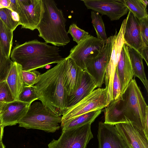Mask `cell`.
<instances>
[{
	"label": "cell",
	"instance_id": "cell-5",
	"mask_svg": "<svg viewBox=\"0 0 148 148\" xmlns=\"http://www.w3.org/2000/svg\"><path fill=\"white\" fill-rule=\"evenodd\" d=\"M62 116L54 114L42 103L34 102L25 115L19 121V127L27 129H37L49 133L58 130Z\"/></svg>",
	"mask_w": 148,
	"mask_h": 148
},
{
	"label": "cell",
	"instance_id": "cell-36",
	"mask_svg": "<svg viewBox=\"0 0 148 148\" xmlns=\"http://www.w3.org/2000/svg\"><path fill=\"white\" fill-rule=\"evenodd\" d=\"M10 3L9 9L17 13V4L16 0H10Z\"/></svg>",
	"mask_w": 148,
	"mask_h": 148
},
{
	"label": "cell",
	"instance_id": "cell-18",
	"mask_svg": "<svg viewBox=\"0 0 148 148\" xmlns=\"http://www.w3.org/2000/svg\"><path fill=\"white\" fill-rule=\"evenodd\" d=\"M116 71L121 82L123 94L134 76L127 45L125 43L122 47Z\"/></svg>",
	"mask_w": 148,
	"mask_h": 148
},
{
	"label": "cell",
	"instance_id": "cell-25",
	"mask_svg": "<svg viewBox=\"0 0 148 148\" xmlns=\"http://www.w3.org/2000/svg\"><path fill=\"white\" fill-rule=\"evenodd\" d=\"M0 18L13 32L20 25L17 14L8 8H0Z\"/></svg>",
	"mask_w": 148,
	"mask_h": 148
},
{
	"label": "cell",
	"instance_id": "cell-30",
	"mask_svg": "<svg viewBox=\"0 0 148 148\" xmlns=\"http://www.w3.org/2000/svg\"><path fill=\"white\" fill-rule=\"evenodd\" d=\"M12 62L4 56L0 48V82L6 80Z\"/></svg>",
	"mask_w": 148,
	"mask_h": 148
},
{
	"label": "cell",
	"instance_id": "cell-37",
	"mask_svg": "<svg viewBox=\"0 0 148 148\" xmlns=\"http://www.w3.org/2000/svg\"><path fill=\"white\" fill-rule=\"evenodd\" d=\"M10 0H0V8H6L9 9Z\"/></svg>",
	"mask_w": 148,
	"mask_h": 148
},
{
	"label": "cell",
	"instance_id": "cell-43",
	"mask_svg": "<svg viewBox=\"0 0 148 148\" xmlns=\"http://www.w3.org/2000/svg\"><path fill=\"white\" fill-rule=\"evenodd\" d=\"M2 114L1 111H0V119H1V116Z\"/></svg>",
	"mask_w": 148,
	"mask_h": 148
},
{
	"label": "cell",
	"instance_id": "cell-22",
	"mask_svg": "<svg viewBox=\"0 0 148 148\" xmlns=\"http://www.w3.org/2000/svg\"><path fill=\"white\" fill-rule=\"evenodd\" d=\"M128 54L130 60L134 77L141 81L148 92V81L145 73L143 58L136 50L127 45Z\"/></svg>",
	"mask_w": 148,
	"mask_h": 148
},
{
	"label": "cell",
	"instance_id": "cell-13",
	"mask_svg": "<svg viewBox=\"0 0 148 148\" xmlns=\"http://www.w3.org/2000/svg\"><path fill=\"white\" fill-rule=\"evenodd\" d=\"M97 137L99 148H131L115 125L99 122Z\"/></svg>",
	"mask_w": 148,
	"mask_h": 148
},
{
	"label": "cell",
	"instance_id": "cell-15",
	"mask_svg": "<svg viewBox=\"0 0 148 148\" xmlns=\"http://www.w3.org/2000/svg\"><path fill=\"white\" fill-rule=\"evenodd\" d=\"M31 105L18 100L5 103L1 116L2 125L4 127L15 125L26 114Z\"/></svg>",
	"mask_w": 148,
	"mask_h": 148
},
{
	"label": "cell",
	"instance_id": "cell-1",
	"mask_svg": "<svg viewBox=\"0 0 148 148\" xmlns=\"http://www.w3.org/2000/svg\"><path fill=\"white\" fill-rule=\"evenodd\" d=\"M65 59L40 75L33 85L39 100L48 109L61 116L67 110L68 95L64 79Z\"/></svg>",
	"mask_w": 148,
	"mask_h": 148
},
{
	"label": "cell",
	"instance_id": "cell-16",
	"mask_svg": "<svg viewBox=\"0 0 148 148\" xmlns=\"http://www.w3.org/2000/svg\"><path fill=\"white\" fill-rule=\"evenodd\" d=\"M131 148H148V139L144 132L130 122L114 125Z\"/></svg>",
	"mask_w": 148,
	"mask_h": 148
},
{
	"label": "cell",
	"instance_id": "cell-23",
	"mask_svg": "<svg viewBox=\"0 0 148 148\" xmlns=\"http://www.w3.org/2000/svg\"><path fill=\"white\" fill-rule=\"evenodd\" d=\"M101 110L93 111L62 121L61 125L62 131L87 123H92L101 114Z\"/></svg>",
	"mask_w": 148,
	"mask_h": 148
},
{
	"label": "cell",
	"instance_id": "cell-28",
	"mask_svg": "<svg viewBox=\"0 0 148 148\" xmlns=\"http://www.w3.org/2000/svg\"><path fill=\"white\" fill-rule=\"evenodd\" d=\"M37 99H39V97L33 86L24 85L19 95L18 100L31 105L34 101Z\"/></svg>",
	"mask_w": 148,
	"mask_h": 148
},
{
	"label": "cell",
	"instance_id": "cell-35",
	"mask_svg": "<svg viewBox=\"0 0 148 148\" xmlns=\"http://www.w3.org/2000/svg\"><path fill=\"white\" fill-rule=\"evenodd\" d=\"M148 46H145L143 48L141 55L143 59L146 62L147 66H148Z\"/></svg>",
	"mask_w": 148,
	"mask_h": 148
},
{
	"label": "cell",
	"instance_id": "cell-31",
	"mask_svg": "<svg viewBox=\"0 0 148 148\" xmlns=\"http://www.w3.org/2000/svg\"><path fill=\"white\" fill-rule=\"evenodd\" d=\"M40 74L39 71L36 70L32 71L22 70L21 76L24 85L32 86L35 84L37 79Z\"/></svg>",
	"mask_w": 148,
	"mask_h": 148
},
{
	"label": "cell",
	"instance_id": "cell-4",
	"mask_svg": "<svg viewBox=\"0 0 148 148\" xmlns=\"http://www.w3.org/2000/svg\"><path fill=\"white\" fill-rule=\"evenodd\" d=\"M122 97L126 118L129 122L144 132L148 116V106L135 79L130 82Z\"/></svg>",
	"mask_w": 148,
	"mask_h": 148
},
{
	"label": "cell",
	"instance_id": "cell-19",
	"mask_svg": "<svg viewBox=\"0 0 148 148\" xmlns=\"http://www.w3.org/2000/svg\"><path fill=\"white\" fill-rule=\"evenodd\" d=\"M97 88L91 76L86 71L83 70L81 82L79 87L74 94L68 97L67 108L77 103Z\"/></svg>",
	"mask_w": 148,
	"mask_h": 148
},
{
	"label": "cell",
	"instance_id": "cell-38",
	"mask_svg": "<svg viewBox=\"0 0 148 148\" xmlns=\"http://www.w3.org/2000/svg\"><path fill=\"white\" fill-rule=\"evenodd\" d=\"M4 127L2 125L0 127V141L2 140Z\"/></svg>",
	"mask_w": 148,
	"mask_h": 148
},
{
	"label": "cell",
	"instance_id": "cell-3",
	"mask_svg": "<svg viewBox=\"0 0 148 148\" xmlns=\"http://www.w3.org/2000/svg\"><path fill=\"white\" fill-rule=\"evenodd\" d=\"M42 10L37 29L47 43L64 47L70 41L65 26L66 19L53 0H42Z\"/></svg>",
	"mask_w": 148,
	"mask_h": 148
},
{
	"label": "cell",
	"instance_id": "cell-21",
	"mask_svg": "<svg viewBox=\"0 0 148 148\" xmlns=\"http://www.w3.org/2000/svg\"><path fill=\"white\" fill-rule=\"evenodd\" d=\"M22 71L21 66L12 61L6 80L15 100H18L24 85L21 78Z\"/></svg>",
	"mask_w": 148,
	"mask_h": 148
},
{
	"label": "cell",
	"instance_id": "cell-20",
	"mask_svg": "<svg viewBox=\"0 0 148 148\" xmlns=\"http://www.w3.org/2000/svg\"><path fill=\"white\" fill-rule=\"evenodd\" d=\"M105 108L104 123L114 125L129 122L124 115L122 95L117 99L112 101Z\"/></svg>",
	"mask_w": 148,
	"mask_h": 148
},
{
	"label": "cell",
	"instance_id": "cell-14",
	"mask_svg": "<svg viewBox=\"0 0 148 148\" xmlns=\"http://www.w3.org/2000/svg\"><path fill=\"white\" fill-rule=\"evenodd\" d=\"M123 34L125 43L133 48L141 55L144 45L140 35L138 20L130 11H128Z\"/></svg>",
	"mask_w": 148,
	"mask_h": 148
},
{
	"label": "cell",
	"instance_id": "cell-17",
	"mask_svg": "<svg viewBox=\"0 0 148 148\" xmlns=\"http://www.w3.org/2000/svg\"><path fill=\"white\" fill-rule=\"evenodd\" d=\"M65 59L64 79L67 93L69 96L75 93L80 84L83 70L71 58L67 57Z\"/></svg>",
	"mask_w": 148,
	"mask_h": 148
},
{
	"label": "cell",
	"instance_id": "cell-26",
	"mask_svg": "<svg viewBox=\"0 0 148 148\" xmlns=\"http://www.w3.org/2000/svg\"><path fill=\"white\" fill-rule=\"evenodd\" d=\"M124 1L129 11L138 20L148 18L147 8L140 0H124Z\"/></svg>",
	"mask_w": 148,
	"mask_h": 148
},
{
	"label": "cell",
	"instance_id": "cell-9",
	"mask_svg": "<svg viewBox=\"0 0 148 148\" xmlns=\"http://www.w3.org/2000/svg\"><path fill=\"white\" fill-rule=\"evenodd\" d=\"M113 38V35L108 37L97 55L89 61L86 66L85 70L91 76L97 87H101L104 83L106 71L111 53Z\"/></svg>",
	"mask_w": 148,
	"mask_h": 148
},
{
	"label": "cell",
	"instance_id": "cell-34",
	"mask_svg": "<svg viewBox=\"0 0 148 148\" xmlns=\"http://www.w3.org/2000/svg\"><path fill=\"white\" fill-rule=\"evenodd\" d=\"M138 20L142 41L144 45L148 46V18Z\"/></svg>",
	"mask_w": 148,
	"mask_h": 148
},
{
	"label": "cell",
	"instance_id": "cell-33",
	"mask_svg": "<svg viewBox=\"0 0 148 148\" xmlns=\"http://www.w3.org/2000/svg\"><path fill=\"white\" fill-rule=\"evenodd\" d=\"M112 95V101L117 99L122 95L121 82L116 71L114 74L113 82Z\"/></svg>",
	"mask_w": 148,
	"mask_h": 148
},
{
	"label": "cell",
	"instance_id": "cell-29",
	"mask_svg": "<svg viewBox=\"0 0 148 148\" xmlns=\"http://www.w3.org/2000/svg\"><path fill=\"white\" fill-rule=\"evenodd\" d=\"M67 32L71 35L73 41L77 44L85 39L89 34L88 32L80 28L75 23L70 25Z\"/></svg>",
	"mask_w": 148,
	"mask_h": 148
},
{
	"label": "cell",
	"instance_id": "cell-6",
	"mask_svg": "<svg viewBox=\"0 0 148 148\" xmlns=\"http://www.w3.org/2000/svg\"><path fill=\"white\" fill-rule=\"evenodd\" d=\"M91 124L62 131L58 140L53 139L48 144V148H86L89 141L93 138Z\"/></svg>",
	"mask_w": 148,
	"mask_h": 148
},
{
	"label": "cell",
	"instance_id": "cell-27",
	"mask_svg": "<svg viewBox=\"0 0 148 148\" xmlns=\"http://www.w3.org/2000/svg\"><path fill=\"white\" fill-rule=\"evenodd\" d=\"M91 18L92 23L97 36V38L103 41H106L107 37L104 23L101 16L98 12L92 11Z\"/></svg>",
	"mask_w": 148,
	"mask_h": 148
},
{
	"label": "cell",
	"instance_id": "cell-11",
	"mask_svg": "<svg viewBox=\"0 0 148 148\" xmlns=\"http://www.w3.org/2000/svg\"><path fill=\"white\" fill-rule=\"evenodd\" d=\"M126 21V18L123 21L119 32L117 34L116 31L113 35L111 53L106 71L104 83L105 87L108 88L107 98L109 100L112 99V88L114 77L122 47L125 43L123 34Z\"/></svg>",
	"mask_w": 148,
	"mask_h": 148
},
{
	"label": "cell",
	"instance_id": "cell-10",
	"mask_svg": "<svg viewBox=\"0 0 148 148\" xmlns=\"http://www.w3.org/2000/svg\"><path fill=\"white\" fill-rule=\"evenodd\" d=\"M17 14L22 28L37 29L42 10V0H16Z\"/></svg>",
	"mask_w": 148,
	"mask_h": 148
},
{
	"label": "cell",
	"instance_id": "cell-8",
	"mask_svg": "<svg viewBox=\"0 0 148 148\" xmlns=\"http://www.w3.org/2000/svg\"><path fill=\"white\" fill-rule=\"evenodd\" d=\"M106 42L89 34L71 49L67 57L71 58L78 66L84 70L87 63L97 55Z\"/></svg>",
	"mask_w": 148,
	"mask_h": 148
},
{
	"label": "cell",
	"instance_id": "cell-40",
	"mask_svg": "<svg viewBox=\"0 0 148 148\" xmlns=\"http://www.w3.org/2000/svg\"><path fill=\"white\" fill-rule=\"evenodd\" d=\"M5 103L0 102V111H2Z\"/></svg>",
	"mask_w": 148,
	"mask_h": 148
},
{
	"label": "cell",
	"instance_id": "cell-32",
	"mask_svg": "<svg viewBox=\"0 0 148 148\" xmlns=\"http://www.w3.org/2000/svg\"><path fill=\"white\" fill-rule=\"evenodd\" d=\"M14 100L6 80L0 82V102L8 103Z\"/></svg>",
	"mask_w": 148,
	"mask_h": 148
},
{
	"label": "cell",
	"instance_id": "cell-42",
	"mask_svg": "<svg viewBox=\"0 0 148 148\" xmlns=\"http://www.w3.org/2000/svg\"><path fill=\"white\" fill-rule=\"evenodd\" d=\"M2 122H1V119H0V127L1 125H2Z\"/></svg>",
	"mask_w": 148,
	"mask_h": 148
},
{
	"label": "cell",
	"instance_id": "cell-39",
	"mask_svg": "<svg viewBox=\"0 0 148 148\" xmlns=\"http://www.w3.org/2000/svg\"><path fill=\"white\" fill-rule=\"evenodd\" d=\"M140 1L144 6L147 8L148 4V1L146 0H140Z\"/></svg>",
	"mask_w": 148,
	"mask_h": 148
},
{
	"label": "cell",
	"instance_id": "cell-41",
	"mask_svg": "<svg viewBox=\"0 0 148 148\" xmlns=\"http://www.w3.org/2000/svg\"><path fill=\"white\" fill-rule=\"evenodd\" d=\"M0 148H5V146L3 144L2 140L0 141Z\"/></svg>",
	"mask_w": 148,
	"mask_h": 148
},
{
	"label": "cell",
	"instance_id": "cell-7",
	"mask_svg": "<svg viewBox=\"0 0 148 148\" xmlns=\"http://www.w3.org/2000/svg\"><path fill=\"white\" fill-rule=\"evenodd\" d=\"M108 88H98L74 106L67 108L62 121L93 111L101 110L107 106Z\"/></svg>",
	"mask_w": 148,
	"mask_h": 148
},
{
	"label": "cell",
	"instance_id": "cell-24",
	"mask_svg": "<svg viewBox=\"0 0 148 148\" xmlns=\"http://www.w3.org/2000/svg\"><path fill=\"white\" fill-rule=\"evenodd\" d=\"M13 31L0 18V48L4 56L10 58L12 45Z\"/></svg>",
	"mask_w": 148,
	"mask_h": 148
},
{
	"label": "cell",
	"instance_id": "cell-2",
	"mask_svg": "<svg viewBox=\"0 0 148 148\" xmlns=\"http://www.w3.org/2000/svg\"><path fill=\"white\" fill-rule=\"evenodd\" d=\"M12 61L20 65L23 71L43 68L63 59L59 48L35 39L16 45L11 51Z\"/></svg>",
	"mask_w": 148,
	"mask_h": 148
},
{
	"label": "cell",
	"instance_id": "cell-12",
	"mask_svg": "<svg viewBox=\"0 0 148 148\" xmlns=\"http://www.w3.org/2000/svg\"><path fill=\"white\" fill-rule=\"evenodd\" d=\"M88 9L102 15H106L111 21L119 20L129 10L124 0H81Z\"/></svg>",
	"mask_w": 148,
	"mask_h": 148
}]
</instances>
